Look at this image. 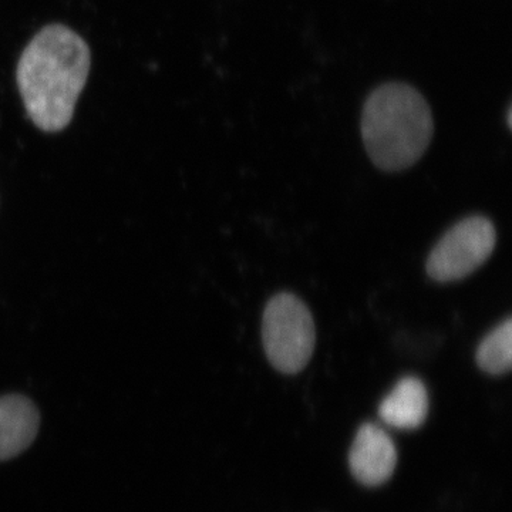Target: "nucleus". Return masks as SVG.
Instances as JSON below:
<instances>
[{"mask_svg":"<svg viewBox=\"0 0 512 512\" xmlns=\"http://www.w3.org/2000/svg\"><path fill=\"white\" fill-rule=\"evenodd\" d=\"M90 64L89 46L66 26H46L30 40L20 56L16 80L35 126L46 133L69 126Z\"/></svg>","mask_w":512,"mask_h":512,"instance_id":"obj_1","label":"nucleus"},{"mask_svg":"<svg viewBox=\"0 0 512 512\" xmlns=\"http://www.w3.org/2000/svg\"><path fill=\"white\" fill-rule=\"evenodd\" d=\"M397 450L392 437L376 424H363L349 454V466L360 483L376 487L393 476Z\"/></svg>","mask_w":512,"mask_h":512,"instance_id":"obj_5","label":"nucleus"},{"mask_svg":"<svg viewBox=\"0 0 512 512\" xmlns=\"http://www.w3.org/2000/svg\"><path fill=\"white\" fill-rule=\"evenodd\" d=\"M262 342L269 363L278 372H302L316 345L315 322L308 306L292 293L274 296L265 308Z\"/></svg>","mask_w":512,"mask_h":512,"instance_id":"obj_3","label":"nucleus"},{"mask_svg":"<svg viewBox=\"0 0 512 512\" xmlns=\"http://www.w3.org/2000/svg\"><path fill=\"white\" fill-rule=\"evenodd\" d=\"M497 241L493 222L484 217L458 222L427 258V275L437 282L460 281L473 274L490 258Z\"/></svg>","mask_w":512,"mask_h":512,"instance_id":"obj_4","label":"nucleus"},{"mask_svg":"<svg viewBox=\"0 0 512 512\" xmlns=\"http://www.w3.org/2000/svg\"><path fill=\"white\" fill-rule=\"evenodd\" d=\"M39 426V410L28 397H0V461L23 453L35 441Z\"/></svg>","mask_w":512,"mask_h":512,"instance_id":"obj_6","label":"nucleus"},{"mask_svg":"<svg viewBox=\"0 0 512 512\" xmlns=\"http://www.w3.org/2000/svg\"><path fill=\"white\" fill-rule=\"evenodd\" d=\"M429 413V393L417 377H404L380 403L379 416L394 429H419Z\"/></svg>","mask_w":512,"mask_h":512,"instance_id":"obj_7","label":"nucleus"},{"mask_svg":"<svg viewBox=\"0 0 512 512\" xmlns=\"http://www.w3.org/2000/svg\"><path fill=\"white\" fill-rule=\"evenodd\" d=\"M477 363L488 375L501 376L512 365V320L508 318L488 333L477 349Z\"/></svg>","mask_w":512,"mask_h":512,"instance_id":"obj_8","label":"nucleus"},{"mask_svg":"<svg viewBox=\"0 0 512 512\" xmlns=\"http://www.w3.org/2000/svg\"><path fill=\"white\" fill-rule=\"evenodd\" d=\"M433 114L426 99L404 83H386L367 97L362 137L370 160L396 173L412 167L429 148Z\"/></svg>","mask_w":512,"mask_h":512,"instance_id":"obj_2","label":"nucleus"}]
</instances>
